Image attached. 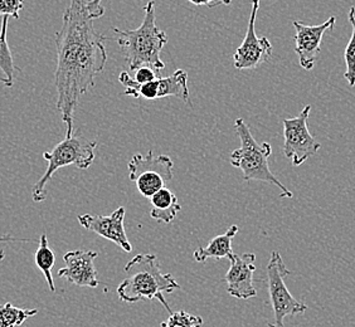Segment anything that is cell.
<instances>
[{
    "mask_svg": "<svg viewBox=\"0 0 355 327\" xmlns=\"http://www.w3.org/2000/svg\"><path fill=\"white\" fill-rule=\"evenodd\" d=\"M174 164L166 155L154 157L153 150L148 155L135 154L129 163V177L135 182L137 191L145 197L150 199L157 191L164 189L165 184L169 183L174 173Z\"/></svg>",
    "mask_w": 355,
    "mask_h": 327,
    "instance_id": "cell-7",
    "label": "cell"
},
{
    "mask_svg": "<svg viewBox=\"0 0 355 327\" xmlns=\"http://www.w3.org/2000/svg\"><path fill=\"white\" fill-rule=\"evenodd\" d=\"M162 327H202L203 319L199 316L188 314L185 311H177L168 317V320L162 322Z\"/></svg>",
    "mask_w": 355,
    "mask_h": 327,
    "instance_id": "cell-21",
    "label": "cell"
},
{
    "mask_svg": "<svg viewBox=\"0 0 355 327\" xmlns=\"http://www.w3.org/2000/svg\"><path fill=\"white\" fill-rule=\"evenodd\" d=\"M38 314V310L19 308L12 303L0 305V327H18L23 325L28 319Z\"/></svg>",
    "mask_w": 355,
    "mask_h": 327,
    "instance_id": "cell-19",
    "label": "cell"
},
{
    "mask_svg": "<svg viewBox=\"0 0 355 327\" xmlns=\"http://www.w3.org/2000/svg\"><path fill=\"white\" fill-rule=\"evenodd\" d=\"M231 267L225 274L227 292L236 299L248 300L252 299L257 291L253 286V272L256 269V256L253 253L233 254L230 258Z\"/></svg>",
    "mask_w": 355,
    "mask_h": 327,
    "instance_id": "cell-14",
    "label": "cell"
},
{
    "mask_svg": "<svg viewBox=\"0 0 355 327\" xmlns=\"http://www.w3.org/2000/svg\"><path fill=\"white\" fill-rule=\"evenodd\" d=\"M144 12L143 23L137 29L121 30L114 28L112 30L116 33L119 47L131 71L150 67L160 72L165 67L160 55L168 43V35L157 26L154 0L148 1Z\"/></svg>",
    "mask_w": 355,
    "mask_h": 327,
    "instance_id": "cell-3",
    "label": "cell"
},
{
    "mask_svg": "<svg viewBox=\"0 0 355 327\" xmlns=\"http://www.w3.org/2000/svg\"><path fill=\"white\" fill-rule=\"evenodd\" d=\"M125 214H126L125 208L120 206L111 215H97V217L89 215V214L78 215V222L85 229L114 242L115 245L121 247L125 252L130 253L132 251V245L128 239L125 227H123Z\"/></svg>",
    "mask_w": 355,
    "mask_h": 327,
    "instance_id": "cell-13",
    "label": "cell"
},
{
    "mask_svg": "<svg viewBox=\"0 0 355 327\" xmlns=\"http://www.w3.org/2000/svg\"><path fill=\"white\" fill-rule=\"evenodd\" d=\"M349 21L353 28L352 37L349 39L348 46L344 52V60L347 64V71L344 73V78L348 81L349 86H355V7L350 8L349 10Z\"/></svg>",
    "mask_w": 355,
    "mask_h": 327,
    "instance_id": "cell-20",
    "label": "cell"
},
{
    "mask_svg": "<svg viewBox=\"0 0 355 327\" xmlns=\"http://www.w3.org/2000/svg\"><path fill=\"white\" fill-rule=\"evenodd\" d=\"M35 266L38 267L40 271L44 274L51 292H55V287L53 276H52V268L55 266V252L48 245L46 234H42L41 239H40V247L35 254Z\"/></svg>",
    "mask_w": 355,
    "mask_h": 327,
    "instance_id": "cell-18",
    "label": "cell"
},
{
    "mask_svg": "<svg viewBox=\"0 0 355 327\" xmlns=\"http://www.w3.org/2000/svg\"><path fill=\"white\" fill-rule=\"evenodd\" d=\"M188 1H191V4L198 6V7L205 6V7L208 8L216 7V6H218V4H222V6H231V3H232V0H188Z\"/></svg>",
    "mask_w": 355,
    "mask_h": 327,
    "instance_id": "cell-25",
    "label": "cell"
},
{
    "mask_svg": "<svg viewBox=\"0 0 355 327\" xmlns=\"http://www.w3.org/2000/svg\"><path fill=\"white\" fill-rule=\"evenodd\" d=\"M103 0H89L87 3V9H89V17L95 21L101 18L105 14V8L101 6Z\"/></svg>",
    "mask_w": 355,
    "mask_h": 327,
    "instance_id": "cell-24",
    "label": "cell"
},
{
    "mask_svg": "<svg viewBox=\"0 0 355 327\" xmlns=\"http://www.w3.org/2000/svg\"><path fill=\"white\" fill-rule=\"evenodd\" d=\"M234 129L239 137L241 146L233 151L230 159L233 168L242 170L243 179L246 182L256 180L275 185L281 191V198H293V191H288L272 171L270 170L268 159L272 154L271 145L268 143H257L252 136L250 126L245 123L243 118L236 120Z\"/></svg>",
    "mask_w": 355,
    "mask_h": 327,
    "instance_id": "cell-4",
    "label": "cell"
},
{
    "mask_svg": "<svg viewBox=\"0 0 355 327\" xmlns=\"http://www.w3.org/2000/svg\"><path fill=\"white\" fill-rule=\"evenodd\" d=\"M239 225H232L225 234L217 236L216 238H213L207 247H199L198 249H196L193 253L194 259L203 263L207 259H230L232 257V240L236 234L239 233Z\"/></svg>",
    "mask_w": 355,
    "mask_h": 327,
    "instance_id": "cell-15",
    "label": "cell"
},
{
    "mask_svg": "<svg viewBox=\"0 0 355 327\" xmlns=\"http://www.w3.org/2000/svg\"><path fill=\"white\" fill-rule=\"evenodd\" d=\"M290 274L291 271L287 268L280 253L273 251L267 265V281L275 321L268 324V327H285V317L304 314L308 310L304 302L296 300L287 290L285 279Z\"/></svg>",
    "mask_w": 355,
    "mask_h": 327,
    "instance_id": "cell-6",
    "label": "cell"
},
{
    "mask_svg": "<svg viewBox=\"0 0 355 327\" xmlns=\"http://www.w3.org/2000/svg\"><path fill=\"white\" fill-rule=\"evenodd\" d=\"M96 145V141H89L80 135H72L57 143L51 152H44L43 157L48 161L47 170L32 189L35 203H41L47 198V184L55 171L69 165H75L78 169H89L95 160Z\"/></svg>",
    "mask_w": 355,
    "mask_h": 327,
    "instance_id": "cell-5",
    "label": "cell"
},
{
    "mask_svg": "<svg viewBox=\"0 0 355 327\" xmlns=\"http://www.w3.org/2000/svg\"><path fill=\"white\" fill-rule=\"evenodd\" d=\"M4 242H29V239H17L12 237V236H4V237H0V243H4ZM6 257L4 252L0 249V260H3Z\"/></svg>",
    "mask_w": 355,
    "mask_h": 327,
    "instance_id": "cell-26",
    "label": "cell"
},
{
    "mask_svg": "<svg viewBox=\"0 0 355 327\" xmlns=\"http://www.w3.org/2000/svg\"><path fill=\"white\" fill-rule=\"evenodd\" d=\"M119 81L125 87V95L144 98V100H159L164 97H178L183 103H189V89H188V73L184 69H178L173 75L160 77L155 81L146 85H137L128 72H121Z\"/></svg>",
    "mask_w": 355,
    "mask_h": 327,
    "instance_id": "cell-8",
    "label": "cell"
},
{
    "mask_svg": "<svg viewBox=\"0 0 355 327\" xmlns=\"http://www.w3.org/2000/svg\"><path fill=\"white\" fill-rule=\"evenodd\" d=\"M89 0H71L55 33L57 109L66 123V137L73 135L75 111L81 96L95 86L96 76L107 61L106 37L96 32L87 9Z\"/></svg>",
    "mask_w": 355,
    "mask_h": 327,
    "instance_id": "cell-1",
    "label": "cell"
},
{
    "mask_svg": "<svg viewBox=\"0 0 355 327\" xmlns=\"http://www.w3.org/2000/svg\"><path fill=\"white\" fill-rule=\"evenodd\" d=\"M311 106L308 105L299 116L285 118L284 123V154L294 166H300L320 150V143L309 131L308 121Z\"/></svg>",
    "mask_w": 355,
    "mask_h": 327,
    "instance_id": "cell-9",
    "label": "cell"
},
{
    "mask_svg": "<svg viewBox=\"0 0 355 327\" xmlns=\"http://www.w3.org/2000/svg\"><path fill=\"white\" fill-rule=\"evenodd\" d=\"M261 0H252L251 17L247 27L246 37L233 55L234 67L239 71L256 69L266 63L272 55V44L266 37L256 35V18L260 9Z\"/></svg>",
    "mask_w": 355,
    "mask_h": 327,
    "instance_id": "cell-10",
    "label": "cell"
},
{
    "mask_svg": "<svg viewBox=\"0 0 355 327\" xmlns=\"http://www.w3.org/2000/svg\"><path fill=\"white\" fill-rule=\"evenodd\" d=\"M98 253L95 251L77 249L66 253L63 260L66 266L58 271V277L69 281V283L77 287L96 288L100 285L97 280V269L95 259Z\"/></svg>",
    "mask_w": 355,
    "mask_h": 327,
    "instance_id": "cell-12",
    "label": "cell"
},
{
    "mask_svg": "<svg viewBox=\"0 0 355 327\" xmlns=\"http://www.w3.org/2000/svg\"><path fill=\"white\" fill-rule=\"evenodd\" d=\"M160 77H162L160 72H157L155 69H150V67H141L135 71L134 81L137 82V85H146V83L155 81Z\"/></svg>",
    "mask_w": 355,
    "mask_h": 327,
    "instance_id": "cell-23",
    "label": "cell"
},
{
    "mask_svg": "<svg viewBox=\"0 0 355 327\" xmlns=\"http://www.w3.org/2000/svg\"><path fill=\"white\" fill-rule=\"evenodd\" d=\"M150 202L153 205L151 218L164 224L171 223L177 217L178 213L182 211V206L178 203L177 195L168 188L157 191V194L151 197Z\"/></svg>",
    "mask_w": 355,
    "mask_h": 327,
    "instance_id": "cell-16",
    "label": "cell"
},
{
    "mask_svg": "<svg viewBox=\"0 0 355 327\" xmlns=\"http://www.w3.org/2000/svg\"><path fill=\"white\" fill-rule=\"evenodd\" d=\"M336 23L335 17H330L328 21L319 26H306L301 21H294L295 52L299 55L300 66L306 71L314 69L315 61L321 52V41L324 35L333 30Z\"/></svg>",
    "mask_w": 355,
    "mask_h": 327,
    "instance_id": "cell-11",
    "label": "cell"
},
{
    "mask_svg": "<svg viewBox=\"0 0 355 327\" xmlns=\"http://www.w3.org/2000/svg\"><path fill=\"white\" fill-rule=\"evenodd\" d=\"M24 8V0H0V17H13L19 19V13Z\"/></svg>",
    "mask_w": 355,
    "mask_h": 327,
    "instance_id": "cell-22",
    "label": "cell"
},
{
    "mask_svg": "<svg viewBox=\"0 0 355 327\" xmlns=\"http://www.w3.org/2000/svg\"><path fill=\"white\" fill-rule=\"evenodd\" d=\"M125 279L117 287L120 300L135 303L141 300H157L165 310L173 314L165 293L180 288L171 273L162 272L160 263L154 254H137L125 266Z\"/></svg>",
    "mask_w": 355,
    "mask_h": 327,
    "instance_id": "cell-2",
    "label": "cell"
},
{
    "mask_svg": "<svg viewBox=\"0 0 355 327\" xmlns=\"http://www.w3.org/2000/svg\"><path fill=\"white\" fill-rule=\"evenodd\" d=\"M8 23L9 17H3L1 28H0V71L4 77L0 78V82L6 87H13L15 81V66H14L13 55L9 48L7 41ZM19 71V69H18Z\"/></svg>",
    "mask_w": 355,
    "mask_h": 327,
    "instance_id": "cell-17",
    "label": "cell"
}]
</instances>
